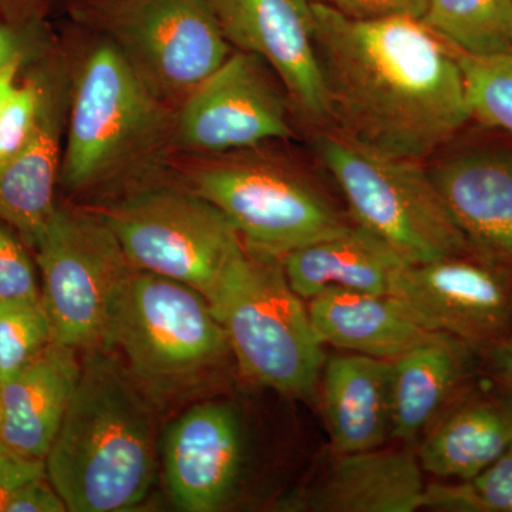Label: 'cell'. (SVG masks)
Listing matches in <instances>:
<instances>
[{
	"label": "cell",
	"instance_id": "6da1fadb",
	"mask_svg": "<svg viewBox=\"0 0 512 512\" xmlns=\"http://www.w3.org/2000/svg\"><path fill=\"white\" fill-rule=\"evenodd\" d=\"M330 127L362 146L421 161L470 119L463 73L421 20L350 19L311 2Z\"/></svg>",
	"mask_w": 512,
	"mask_h": 512
},
{
	"label": "cell",
	"instance_id": "7a4b0ae2",
	"mask_svg": "<svg viewBox=\"0 0 512 512\" xmlns=\"http://www.w3.org/2000/svg\"><path fill=\"white\" fill-rule=\"evenodd\" d=\"M157 407L116 353L86 352L45 458L67 511H126L147 497L156 477Z\"/></svg>",
	"mask_w": 512,
	"mask_h": 512
},
{
	"label": "cell",
	"instance_id": "3957f363",
	"mask_svg": "<svg viewBox=\"0 0 512 512\" xmlns=\"http://www.w3.org/2000/svg\"><path fill=\"white\" fill-rule=\"evenodd\" d=\"M177 110L101 39L73 73L60 184L76 195L130 190L175 156Z\"/></svg>",
	"mask_w": 512,
	"mask_h": 512
},
{
	"label": "cell",
	"instance_id": "277c9868",
	"mask_svg": "<svg viewBox=\"0 0 512 512\" xmlns=\"http://www.w3.org/2000/svg\"><path fill=\"white\" fill-rule=\"evenodd\" d=\"M103 349L157 404L197 392L231 353L204 295L136 268L114 299Z\"/></svg>",
	"mask_w": 512,
	"mask_h": 512
},
{
	"label": "cell",
	"instance_id": "5b68a950",
	"mask_svg": "<svg viewBox=\"0 0 512 512\" xmlns=\"http://www.w3.org/2000/svg\"><path fill=\"white\" fill-rule=\"evenodd\" d=\"M208 303L249 380L291 396L313 392L325 345L279 256L244 244Z\"/></svg>",
	"mask_w": 512,
	"mask_h": 512
},
{
	"label": "cell",
	"instance_id": "8992f818",
	"mask_svg": "<svg viewBox=\"0 0 512 512\" xmlns=\"http://www.w3.org/2000/svg\"><path fill=\"white\" fill-rule=\"evenodd\" d=\"M315 150L355 224L383 239L406 264L481 251L458 227L420 161L372 150L332 127L319 128Z\"/></svg>",
	"mask_w": 512,
	"mask_h": 512
},
{
	"label": "cell",
	"instance_id": "52a82bcc",
	"mask_svg": "<svg viewBox=\"0 0 512 512\" xmlns=\"http://www.w3.org/2000/svg\"><path fill=\"white\" fill-rule=\"evenodd\" d=\"M180 183L211 202L245 245L282 258L348 227L328 198L278 158L252 150L177 154Z\"/></svg>",
	"mask_w": 512,
	"mask_h": 512
},
{
	"label": "cell",
	"instance_id": "ba28073f",
	"mask_svg": "<svg viewBox=\"0 0 512 512\" xmlns=\"http://www.w3.org/2000/svg\"><path fill=\"white\" fill-rule=\"evenodd\" d=\"M92 208L133 268L183 282L207 301L244 247L227 217L183 183L151 178Z\"/></svg>",
	"mask_w": 512,
	"mask_h": 512
},
{
	"label": "cell",
	"instance_id": "9c48e42d",
	"mask_svg": "<svg viewBox=\"0 0 512 512\" xmlns=\"http://www.w3.org/2000/svg\"><path fill=\"white\" fill-rule=\"evenodd\" d=\"M73 13L175 110L232 53L208 0H77Z\"/></svg>",
	"mask_w": 512,
	"mask_h": 512
},
{
	"label": "cell",
	"instance_id": "30bf717a",
	"mask_svg": "<svg viewBox=\"0 0 512 512\" xmlns=\"http://www.w3.org/2000/svg\"><path fill=\"white\" fill-rule=\"evenodd\" d=\"M32 252L53 342L103 349L114 299L134 269L113 229L92 207L57 204Z\"/></svg>",
	"mask_w": 512,
	"mask_h": 512
},
{
	"label": "cell",
	"instance_id": "8fae6325",
	"mask_svg": "<svg viewBox=\"0 0 512 512\" xmlns=\"http://www.w3.org/2000/svg\"><path fill=\"white\" fill-rule=\"evenodd\" d=\"M262 60L242 50L197 87L177 109L175 156H214L256 150L295 136L289 101Z\"/></svg>",
	"mask_w": 512,
	"mask_h": 512
},
{
	"label": "cell",
	"instance_id": "7c38bea8",
	"mask_svg": "<svg viewBox=\"0 0 512 512\" xmlns=\"http://www.w3.org/2000/svg\"><path fill=\"white\" fill-rule=\"evenodd\" d=\"M387 295L430 332L497 346L512 332V275L497 256L476 251L404 264Z\"/></svg>",
	"mask_w": 512,
	"mask_h": 512
},
{
	"label": "cell",
	"instance_id": "4fadbf2b",
	"mask_svg": "<svg viewBox=\"0 0 512 512\" xmlns=\"http://www.w3.org/2000/svg\"><path fill=\"white\" fill-rule=\"evenodd\" d=\"M232 47L262 60L291 106L313 126L330 124L308 0H208Z\"/></svg>",
	"mask_w": 512,
	"mask_h": 512
},
{
	"label": "cell",
	"instance_id": "5bb4252c",
	"mask_svg": "<svg viewBox=\"0 0 512 512\" xmlns=\"http://www.w3.org/2000/svg\"><path fill=\"white\" fill-rule=\"evenodd\" d=\"M244 456L238 410L225 402L195 404L164 437V478L171 500L183 511H220L237 491Z\"/></svg>",
	"mask_w": 512,
	"mask_h": 512
},
{
	"label": "cell",
	"instance_id": "9a60e30c",
	"mask_svg": "<svg viewBox=\"0 0 512 512\" xmlns=\"http://www.w3.org/2000/svg\"><path fill=\"white\" fill-rule=\"evenodd\" d=\"M72 79L66 70L50 69L32 136L0 167V218L18 232L30 251L57 205Z\"/></svg>",
	"mask_w": 512,
	"mask_h": 512
},
{
	"label": "cell",
	"instance_id": "2e32d148",
	"mask_svg": "<svg viewBox=\"0 0 512 512\" xmlns=\"http://www.w3.org/2000/svg\"><path fill=\"white\" fill-rule=\"evenodd\" d=\"M427 485L410 448H373L333 454L318 484L299 507L316 512H414L426 508Z\"/></svg>",
	"mask_w": 512,
	"mask_h": 512
},
{
	"label": "cell",
	"instance_id": "e0dca14e",
	"mask_svg": "<svg viewBox=\"0 0 512 512\" xmlns=\"http://www.w3.org/2000/svg\"><path fill=\"white\" fill-rule=\"evenodd\" d=\"M429 173L471 244L512 261L511 151H463L443 158Z\"/></svg>",
	"mask_w": 512,
	"mask_h": 512
},
{
	"label": "cell",
	"instance_id": "ac0fdd59",
	"mask_svg": "<svg viewBox=\"0 0 512 512\" xmlns=\"http://www.w3.org/2000/svg\"><path fill=\"white\" fill-rule=\"evenodd\" d=\"M77 352L52 342L15 375L0 380V447L45 460L82 373Z\"/></svg>",
	"mask_w": 512,
	"mask_h": 512
},
{
	"label": "cell",
	"instance_id": "d6986e66",
	"mask_svg": "<svg viewBox=\"0 0 512 512\" xmlns=\"http://www.w3.org/2000/svg\"><path fill=\"white\" fill-rule=\"evenodd\" d=\"M322 417L333 454L382 447L392 437V362L365 355L326 359Z\"/></svg>",
	"mask_w": 512,
	"mask_h": 512
},
{
	"label": "cell",
	"instance_id": "ffe728a7",
	"mask_svg": "<svg viewBox=\"0 0 512 512\" xmlns=\"http://www.w3.org/2000/svg\"><path fill=\"white\" fill-rule=\"evenodd\" d=\"M476 346L447 333L392 360V439L412 443L471 379Z\"/></svg>",
	"mask_w": 512,
	"mask_h": 512
},
{
	"label": "cell",
	"instance_id": "44dd1931",
	"mask_svg": "<svg viewBox=\"0 0 512 512\" xmlns=\"http://www.w3.org/2000/svg\"><path fill=\"white\" fill-rule=\"evenodd\" d=\"M281 261L303 301L329 291L387 295L394 272L406 264L383 239L356 224L293 249Z\"/></svg>",
	"mask_w": 512,
	"mask_h": 512
},
{
	"label": "cell",
	"instance_id": "7402d4cb",
	"mask_svg": "<svg viewBox=\"0 0 512 512\" xmlns=\"http://www.w3.org/2000/svg\"><path fill=\"white\" fill-rule=\"evenodd\" d=\"M308 309L323 345L389 362L436 333L389 295L329 291L308 301Z\"/></svg>",
	"mask_w": 512,
	"mask_h": 512
},
{
	"label": "cell",
	"instance_id": "603a6c76",
	"mask_svg": "<svg viewBox=\"0 0 512 512\" xmlns=\"http://www.w3.org/2000/svg\"><path fill=\"white\" fill-rule=\"evenodd\" d=\"M512 444V396H478L437 421L420 444L424 473L447 481L473 480Z\"/></svg>",
	"mask_w": 512,
	"mask_h": 512
},
{
	"label": "cell",
	"instance_id": "cb8c5ba5",
	"mask_svg": "<svg viewBox=\"0 0 512 512\" xmlns=\"http://www.w3.org/2000/svg\"><path fill=\"white\" fill-rule=\"evenodd\" d=\"M421 22L457 53L512 56V0H429Z\"/></svg>",
	"mask_w": 512,
	"mask_h": 512
},
{
	"label": "cell",
	"instance_id": "d4e9b609",
	"mask_svg": "<svg viewBox=\"0 0 512 512\" xmlns=\"http://www.w3.org/2000/svg\"><path fill=\"white\" fill-rule=\"evenodd\" d=\"M456 56L471 117L512 134V56Z\"/></svg>",
	"mask_w": 512,
	"mask_h": 512
},
{
	"label": "cell",
	"instance_id": "484cf974",
	"mask_svg": "<svg viewBox=\"0 0 512 512\" xmlns=\"http://www.w3.org/2000/svg\"><path fill=\"white\" fill-rule=\"evenodd\" d=\"M53 342L42 299L0 301V380L15 375Z\"/></svg>",
	"mask_w": 512,
	"mask_h": 512
},
{
	"label": "cell",
	"instance_id": "4316f807",
	"mask_svg": "<svg viewBox=\"0 0 512 512\" xmlns=\"http://www.w3.org/2000/svg\"><path fill=\"white\" fill-rule=\"evenodd\" d=\"M426 508L458 512H512V444L473 480L429 485Z\"/></svg>",
	"mask_w": 512,
	"mask_h": 512
},
{
	"label": "cell",
	"instance_id": "83f0119b",
	"mask_svg": "<svg viewBox=\"0 0 512 512\" xmlns=\"http://www.w3.org/2000/svg\"><path fill=\"white\" fill-rule=\"evenodd\" d=\"M50 69L29 74L19 82L0 111V167L28 143L45 100Z\"/></svg>",
	"mask_w": 512,
	"mask_h": 512
},
{
	"label": "cell",
	"instance_id": "f1b7e54d",
	"mask_svg": "<svg viewBox=\"0 0 512 512\" xmlns=\"http://www.w3.org/2000/svg\"><path fill=\"white\" fill-rule=\"evenodd\" d=\"M28 245L0 218V301H37L42 289Z\"/></svg>",
	"mask_w": 512,
	"mask_h": 512
},
{
	"label": "cell",
	"instance_id": "f546056e",
	"mask_svg": "<svg viewBox=\"0 0 512 512\" xmlns=\"http://www.w3.org/2000/svg\"><path fill=\"white\" fill-rule=\"evenodd\" d=\"M329 5L350 19L421 20L426 15L429 0H329Z\"/></svg>",
	"mask_w": 512,
	"mask_h": 512
},
{
	"label": "cell",
	"instance_id": "4dcf8cb0",
	"mask_svg": "<svg viewBox=\"0 0 512 512\" xmlns=\"http://www.w3.org/2000/svg\"><path fill=\"white\" fill-rule=\"evenodd\" d=\"M43 476L45 460H30L0 447V512H6L10 498L22 485Z\"/></svg>",
	"mask_w": 512,
	"mask_h": 512
},
{
	"label": "cell",
	"instance_id": "1f68e13d",
	"mask_svg": "<svg viewBox=\"0 0 512 512\" xmlns=\"http://www.w3.org/2000/svg\"><path fill=\"white\" fill-rule=\"evenodd\" d=\"M66 503L47 476L37 477L10 498L6 512H64Z\"/></svg>",
	"mask_w": 512,
	"mask_h": 512
},
{
	"label": "cell",
	"instance_id": "d6a6232c",
	"mask_svg": "<svg viewBox=\"0 0 512 512\" xmlns=\"http://www.w3.org/2000/svg\"><path fill=\"white\" fill-rule=\"evenodd\" d=\"M26 36L15 26L0 22V70L26 56Z\"/></svg>",
	"mask_w": 512,
	"mask_h": 512
},
{
	"label": "cell",
	"instance_id": "836d02e7",
	"mask_svg": "<svg viewBox=\"0 0 512 512\" xmlns=\"http://www.w3.org/2000/svg\"><path fill=\"white\" fill-rule=\"evenodd\" d=\"M25 60L26 57H20L0 70V111L5 107L6 101L12 96L13 90L20 82L19 74Z\"/></svg>",
	"mask_w": 512,
	"mask_h": 512
},
{
	"label": "cell",
	"instance_id": "e575fe53",
	"mask_svg": "<svg viewBox=\"0 0 512 512\" xmlns=\"http://www.w3.org/2000/svg\"><path fill=\"white\" fill-rule=\"evenodd\" d=\"M495 363H497L500 375L503 377L505 384L508 386V392L512 396V332L507 339L494 346Z\"/></svg>",
	"mask_w": 512,
	"mask_h": 512
},
{
	"label": "cell",
	"instance_id": "d590c367",
	"mask_svg": "<svg viewBox=\"0 0 512 512\" xmlns=\"http://www.w3.org/2000/svg\"><path fill=\"white\" fill-rule=\"evenodd\" d=\"M32 0H0V8L8 10V12H20V10L28 8Z\"/></svg>",
	"mask_w": 512,
	"mask_h": 512
},
{
	"label": "cell",
	"instance_id": "8d00e7d4",
	"mask_svg": "<svg viewBox=\"0 0 512 512\" xmlns=\"http://www.w3.org/2000/svg\"><path fill=\"white\" fill-rule=\"evenodd\" d=\"M2 414H3V410H2V393H0V427H2Z\"/></svg>",
	"mask_w": 512,
	"mask_h": 512
},
{
	"label": "cell",
	"instance_id": "74e56055",
	"mask_svg": "<svg viewBox=\"0 0 512 512\" xmlns=\"http://www.w3.org/2000/svg\"><path fill=\"white\" fill-rule=\"evenodd\" d=\"M308 2H325V0H308Z\"/></svg>",
	"mask_w": 512,
	"mask_h": 512
}]
</instances>
